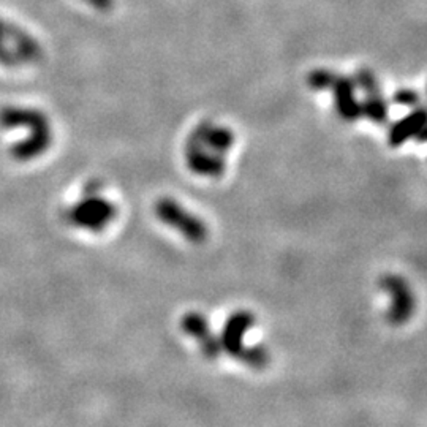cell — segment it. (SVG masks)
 <instances>
[{
    "label": "cell",
    "instance_id": "1",
    "mask_svg": "<svg viewBox=\"0 0 427 427\" xmlns=\"http://www.w3.org/2000/svg\"><path fill=\"white\" fill-rule=\"evenodd\" d=\"M0 127L5 130H25V136L11 146V157L25 163L42 157L53 144V127L46 114L37 108L2 106L0 108Z\"/></svg>",
    "mask_w": 427,
    "mask_h": 427
},
{
    "label": "cell",
    "instance_id": "2",
    "mask_svg": "<svg viewBox=\"0 0 427 427\" xmlns=\"http://www.w3.org/2000/svg\"><path fill=\"white\" fill-rule=\"evenodd\" d=\"M67 220L72 227L86 231L100 233L116 219V205L101 195V187L97 182L86 186L84 193L75 205L67 209Z\"/></svg>",
    "mask_w": 427,
    "mask_h": 427
},
{
    "label": "cell",
    "instance_id": "3",
    "mask_svg": "<svg viewBox=\"0 0 427 427\" xmlns=\"http://www.w3.org/2000/svg\"><path fill=\"white\" fill-rule=\"evenodd\" d=\"M43 48L35 37L0 18V65L15 68L40 62Z\"/></svg>",
    "mask_w": 427,
    "mask_h": 427
},
{
    "label": "cell",
    "instance_id": "4",
    "mask_svg": "<svg viewBox=\"0 0 427 427\" xmlns=\"http://www.w3.org/2000/svg\"><path fill=\"white\" fill-rule=\"evenodd\" d=\"M154 212L163 225L173 228L174 231L184 236L189 242H193V244L206 242L209 236L206 223L198 215L192 214L187 208H184L181 203H177L174 198L163 196V198L157 200L154 205Z\"/></svg>",
    "mask_w": 427,
    "mask_h": 427
},
{
    "label": "cell",
    "instance_id": "5",
    "mask_svg": "<svg viewBox=\"0 0 427 427\" xmlns=\"http://www.w3.org/2000/svg\"><path fill=\"white\" fill-rule=\"evenodd\" d=\"M380 288L390 293L391 305L388 309V321L393 324H404L410 320L416 310L415 293L407 280L394 274H388L380 280Z\"/></svg>",
    "mask_w": 427,
    "mask_h": 427
},
{
    "label": "cell",
    "instance_id": "6",
    "mask_svg": "<svg viewBox=\"0 0 427 427\" xmlns=\"http://www.w3.org/2000/svg\"><path fill=\"white\" fill-rule=\"evenodd\" d=\"M353 79L356 82V89H361L364 92V101H361L362 116L377 125L386 124L388 117H390V105L381 94L377 76L372 70L359 68Z\"/></svg>",
    "mask_w": 427,
    "mask_h": 427
},
{
    "label": "cell",
    "instance_id": "7",
    "mask_svg": "<svg viewBox=\"0 0 427 427\" xmlns=\"http://www.w3.org/2000/svg\"><path fill=\"white\" fill-rule=\"evenodd\" d=\"M186 162L190 171L203 177H222L227 171L225 157L206 149L193 136H189L186 143Z\"/></svg>",
    "mask_w": 427,
    "mask_h": 427
},
{
    "label": "cell",
    "instance_id": "8",
    "mask_svg": "<svg viewBox=\"0 0 427 427\" xmlns=\"http://www.w3.org/2000/svg\"><path fill=\"white\" fill-rule=\"evenodd\" d=\"M255 317L248 310H238L228 317L225 326L222 329L220 345L222 353H227L231 358H239L242 350H244V337L253 328Z\"/></svg>",
    "mask_w": 427,
    "mask_h": 427
},
{
    "label": "cell",
    "instance_id": "9",
    "mask_svg": "<svg viewBox=\"0 0 427 427\" xmlns=\"http://www.w3.org/2000/svg\"><path fill=\"white\" fill-rule=\"evenodd\" d=\"M181 329L198 342L203 355L208 359H215L217 356H220V339L212 333L206 317L201 315L200 312H189V314L184 315L181 318Z\"/></svg>",
    "mask_w": 427,
    "mask_h": 427
},
{
    "label": "cell",
    "instance_id": "10",
    "mask_svg": "<svg viewBox=\"0 0 427 427\" xmlns=\"http://www.w3.org/2000/svg\"><path fill=\"white\" fill-rule=\"evenodd\" d=\"M331 91L334 95L336 111L343 120L353 122L362 116V105L356 98V82L353 78L337 75Z\"/></svg>",
    "mask_w": 427,
    "mask_h": 427
},
{
    "label": "cell",
    "instance_id": "11",
    "mask_svg": "<svg viewBox=\"0 0 427 427\" xmlns=\"http://www.w3.org/2000/svg\"><path fill=\"white\" fill-rule=\"evenodd\" d=\"M196 141L201 143L206 149L215 152V154L225 155L227 152L233 148L234 133L227 129V127L215 125L211 120H205L196 129L190 133Z\"/></svg>",
    "mask_w": 427,
    "mask_h": 427
},
{
    "label": "cell",
    "instance_id": "12",
    "mask_svg": "<svg viewBox=\"0 0 427 427\" xmlns=\"http://www.w3.org/2000/svg\"><path fill=\"white\" fill-rule=\"evenodd\" d=\"M427 122V106H416L413 111L407 114L405 117L399 119L394 122L390 129V135H388V143L391 148H399V146L405 144L409 139L416 138L419 132Z\"/></svg>",
    "mask_w": 427,
    "mask_h": 427
},
{
    "label": "cell",
    "instance_id": "13",
    "mask_svg": "<svg viewBox=\"0 0 427 427\" xmlns=\"http://www.w3.org/2000/svg\"><path fill=\"white\" fill-rule=\"evenodd\" d=\"M241 362H244L247 367L257 369V371H261L265 369L267 364H269V353H267L266 347L263 345H252V347H244L242 350L239 358Z\"/></svg>",
    "mask_w": 427,
    "mask_h": 427
},
{
    "label": "cell",
    "instance_id": "14",
    "mask_svg": "<svg viewBox=\"0 0 427 427\" xmlns=\"http://www.w3.org/2000/svg\"><path fill=\"white\" fill-rule=\"evenodd\" d=\"M336 73L331 72L328 68H317L312 70L307 75V86L309 89L315 92H323V91H331V87L334 84Z\"/></svg>",
    "mask_w": 427,
    "mask_h": 427
},
{
    "label": "cell",
    "instance_id": "15",
    "mask_svg": "<svg viewBox=\"0 0 427 427\" xmlns=\"http://www.w3.org/2000/svg\"><path fill=\"white\" fill-rule=\"evenodd\" d=\"M393 103L404 108H416L421 103V94L415 89H399L393 95Z\"/></svg>",
    "mask_w": 427,
    "mask_h": 427
},
{
    "label": "cell",
    "instance_id": "16",
    "mask_svg": "<svg viewBox=\"0 0 427 427\" xmlns=\"http://www.w3.org/2000/svg\"><path fill=\"white\" fill-rule=\"evenodd\" d=\"M84 2L100 11H108V10H111L114 0H84Z\"/></svg>",
    "mask_w": 427,
    "mask_h": 427
},
{
    "label": "cell",
    "instance_id": "17",
    "mask_svg": "<svg viewBox=\"0 0 427 427\" xmlns=\"http://www.w3.org/2000/svg\"><path fill=\"white\" fill-rule=\"evenodd\" d=\"M418 143H421V144H424V143H427V122H426V125L423 127V130L419 132V135L415 138Z\"/></svg>",
    "mask_w": 427,
    "mask_h": 427
},
{
    "label": "cell",
    "instance_id": "18",
    "mask_svg": "<svg viewBox=\"0 0 427 427\" xmlns=\"http://www.w3.org/2000/svg\"><path fill=\"white\" fill-rule=\"evenodd\" d=\"M426 92H427V91H426Z\"/></svg>",
    "mask_w": 427,
    "mask_h": 427
}]
</instances>
